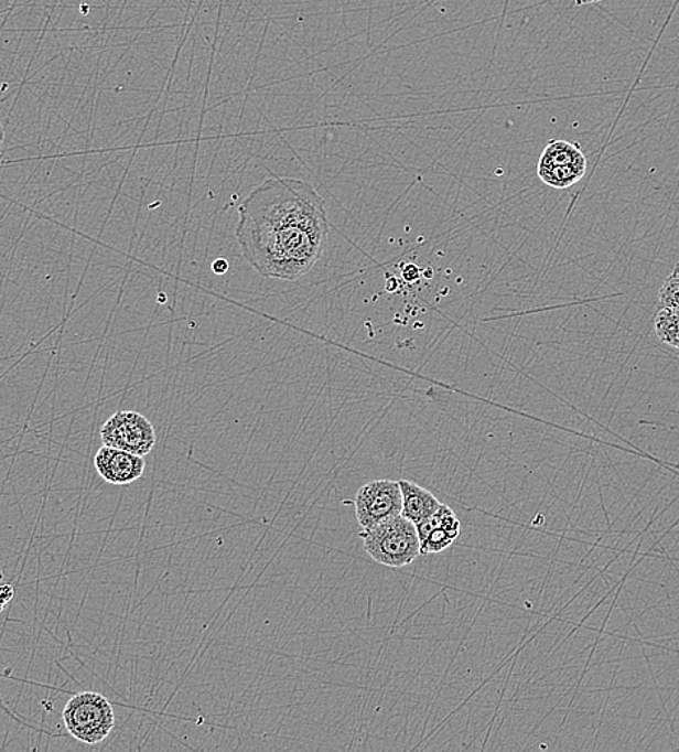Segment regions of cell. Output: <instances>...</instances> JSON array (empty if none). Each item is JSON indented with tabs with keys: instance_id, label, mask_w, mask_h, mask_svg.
<instances>
[{
	"instance_id": "6da1fadb",
	"label": "cell",
	"mask_w": 679,
	"mask_h": 752,
	"mask_svg": "<svg viewBox=\"0 0 679 752\" xmlns=\"http://www.w3.org/2000/svg\"><path fill=\"white\" fill-rule=\"evenodd\" d=\"M236 238L260 276L295 281L315 267L327 245L324 200L306 181L276 175L240 204Z\"/></svg>"
},
{
	"instance_id": "7a4b0ae2",
	"label": "cell",
	"mask_w": 679,
	"mask_h": 752,
	"mask_svg": "<svg viewBox=\"0 0 679 752\" xmlns=\"http://www.w3.org/2000/svg\"><path fill=\"white\" fill-rule=\"evenodd\" d=\"M366 554L386 568L401 569L421 556L417 526L403 515H397L359 534Z\"/></svg>"
},
{
	"instance_id": "3957f363",
	"label": "cell",
	"mask_w": 679,
	"mask_h": 752,
	"mask_svg": "<svg viewBox=\"0 0 679 752\" xmlns=\"http://www.w3.org/2000/svg\"><path fill=\"white\" fill-rule=\"evenodd\" d=\"M63 719L69 735L87 745L105 741L116 723L114 707L96 691L74 695L65 705Z\"/></svg>"
},
{
	"instance_id": "277c9868",
	"label": "cell",
	"mask_w": 679,
	"mask_h": 752,
	"mask_svg": "<svg viewBox=\"0 0 679 752\" xmlns=\"http://www.w3.org/2000/svg\"><path fill=\"white\" fill-rule=\"evenodd\" d=\"M101 442L109 448L147 456L157 444L152 422L137 411H119L101 427Z\"/></svg>"
},
{
	"instance_id": "5b68a950",
	"label": "cell",
	"mask_w": 679,
	"mask_h": 752,
	"mask_svg": "<svg viewBox=\"0 0 679 752\" xmlns=\"http://www.w3.org/2000/svg\"><path fill=\"white\" fill-rule=\"evenodd\" d=\"M588 158L576 143L553 139L538 162V178L552 189H570L584 178Z\"/></svg>"
},
{
	"instance_id": "8992f818",
	"label": "cell",
	"mask_w": 679,
	"mask_h": 752,
	"mask_svg": "<svg viewBox=\"0 0 679 752\" xmlns=\"http://www.w3.org/2000/svg\"><path fill=\"white\" fill-rule=\"evenodd\" d=\"M356 517L363 528L402 514L399 481L378 480L363 485L355 496Z\"/></svg>"
},
{
	"instance_id": "52a82bcc",
	"label": "cell",
	"mask_w": 679,
	"mask_h": 752,
	"mask_svg": "<svg viewBox=\"0 0 679 752\" xmlns=\"http://www.w3.org/2000/svg\"><path fill=\"white\" fill-rule=\"evenodd\" d=\"M421 542V555H439L449 549L462 533V523L449 505H441L430 518L417 524Z\"/></svg>"
},
{
	"instance_id": "ba28073f",
	"label": "cell",
	"mask_w": 679,
	"mask_h": 752,
	"mask_svg": "<svg viewBox=\"0 0 679 752\" xmlns=\"http://www.w3.org/2000/svg\"><path fill=\"white\" fill-rule=\"evenodd\" d=\"M95 468L101 480L116 486H127L141 480L146 472V461L138 454L105 445L95 456Z\"/></svg>"
},
{
	"instance_id": "9c48e42d",
	"label": "cell",
	"mask_w": 679,
	"mask_h": 752,
	"mask_svg": "<svg viewBox=\"0 0 679 752\" xmlns=\"http://www.w3.org/2000/svg\"><path fill=\"white\" fill-rule=\"evenodd\" d=\"M402 491V515L413 524H420L430 518L440 509L443 503L435 498L434 494L416 482L399 481Z\"/></svg>"
},
{
	"instance_id": "30bf717a",
	"label": "cell",
	"mask_w": 679,
	"mask_h": 752,
	"mask_svg": "<svg viewBox=\"0 0 679 752\" xmlns=\"http://www.w3.org/2000/svg\"><path fill=\"white\" fill-rule=\"evenodd\" d=\"M654 327L659 342L679 351V313L677 311L660 308L655 318Z\"/></svg>"
},
{
	"instance_id": "8fae6325",
	"label": "cell",
	"mask_w": 679,
	"mask_h": 752,
	"mask_svg": "<svg viewBox=\"0 0 679 752\" xmlns=\"http://www.w3.org/2000/svg\"><path fill=\"white\" fill-rule=\"evenodd\" d=\"M660 308L679 313V262L658 291Z\"/></svg>"
},
{
	"instance_id": "7c38bea8",
	"label": "cell",
	"mask_w": 679,
	"mask_h": 752,
	"mask_svg": "<svg viewBox=\"0 0 679 752\" xmlns=\"http://www.w3.org/2000/svg\"><path fill=\"white\" fill-rule=\"evenodd\" d=\"M13 597H15V589H13L12 584L0 583V614H2Z\"/></svg>"
},
{
	"instance_id": "4fadbf2b",
	"label": "cell",
	"mask_w": 679,
	"mask_h": 752,
	"mask_svg": "<svg viewBox=\"0 0 679 752\" xmlns=\"http://www.w3.org/2000/svg\"><path fill=\"white\" fill-rule=\"evenodd\" d=\"M212 269L217 276H223V273L229 271V262H227L226 259L218 258L213 262Z\"/></svg>"
},
{
	"instance_id": "5bb4252c",
	"label": "cell",
	"mask_w": 679,
	"mask_h": 752,
	"mask_svg": "<svg viewBox=\"0 0 679 752\" xmlns=\"http://www.w3.org/2000/svg\"><path fill=\"white\" fill-rule=\"evenodd\" d=\"M602 2V0H574L576 7H584V4H593Z\"/></svg>"
},
{
	"instance_id": "9a60e30c",
	"label": "cell",
	"mask_w": 679,
	"mask_h": 752,
	"mask_svg": "<svg viewBox=\"0 0 679 752\" xmlns=\"http://www.w3.org/2000/svg\"><path fill=\"white\" fill-rule=\"evenodd\" d=\"M3 143H4V128L2 122H0V152L3 150Z\"/></svg>"
},
{
	"instance_id": "2e32d148",
	"label": "cell",
	"mask_w": 679,
	"mask_h": 752,
	"mask_svg": "<svg viewBox=\"0 0 679 752\" xmlns=\"http://www.w3.org/2000/svg\"><path fill=\"white\" fill-rule=\"evenodd\" d=\"M2 582H3V573H2V570H0V583H2Z\"/></svg>"
}]
</instances>
